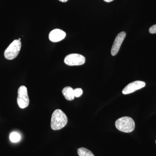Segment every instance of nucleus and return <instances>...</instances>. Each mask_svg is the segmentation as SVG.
<instances>
[{
	"label": "nucleus",
	"instance_id": "nucleus-16",
	"mask_svg": "<svg viewBox=\"0 0 156 156\" xmlns=\"http://www.w3.org/2000/svg\"><path fill=\"white\" fill-rule=\"evenodd\" d=\"M18 40H19V41H21V39L19 38V39H18Z\"/></svg>",
	"mask_w": 156,
	"mask_h": 156
},
{
	"label": "nucleus",
	"instance_id": "nucleus-4",
	"mask_svg": "<svg viewBox=\"0 0 156 156\" xmlns=\"http://www.w3.org/2000/svg\"><path fill=\"white\" fill-rule=\"evenodd\" d=\"M29 102L27 88L25 86H21L18 90L17 102L18 106L21 108H25L28 106Z\"/></svg>",
	"mask_w": 156,
	"mask_h": 156
},
{
	"label": "nucleus",
	"instance_id": "nucleus-17",
	"mask_svg": "<svg viewBox=\"0 0 156 156\" xmlns=\"http://www.w3.org/2000/svg\"></svg>",
	"mask_w": 156,
	"mask_h": 156
},
{
	"label": "nucleus",
	"instance_id": "nucleus-10",
	"mask_svg": "<svg viewBox=\"0 0 156 156\" xmlns=\"http://www.w3.org/2000/svg\"><path fill=\"white\" fill-rule=\"evenodd\" d=\"M77 152L79 156H95L91 151L86 148H80L78 150Z\"/></svg>",
	"mask_w": 156,
	"mask_h": 156
},
{
	"label": "nucleus",
	"instance_id": "nucleus-5",
	"mask_svg": "<svg viewBox=\"0 0 156 156\" xmlns=\"http://www.w3.org/2000/svg\"><path fill=\"white\" fill-rule=\"evenodd\" d=\"M86 58L83 55L77 53H72L66 56L64 62L66 64L69 66H80L84 64Z\"/></svg>",
	"mask_w": 156,
	"mask_h": 156
},
{
	"label": "nucleus",
	"instance_id": "nucleus-1",
	"mask_svg": "<svg viewBox=\"0 0 156 156\" xmlns=\"http://www.w3.org/2000/svg\"><path fill=\"white\" fill-rule=\"evenodd\" d=\"M67 122V117L64 112L60 109H56L51 117V128L55 131L60 130L66 126Z\"/></svg>",
	"mask_w": 156,
	"mask_h": 156
},
{
	"label": "nucleus",
	"instance_id": "nucleus-7",
	"mask_svg": "<svg viewBox=\"0 0 156 156\" xmlns=\"http://www.w3.org/2000/svg\"><path fill=\"white\" fill-rule=\"evenodd\" d=\"M126 35V33L124 31L121 32L117 35L112 48L111 54L112 56H115L119 52L121 45L122 44Z\"/></svg>",
	"mask_w": 156,
	"mask_h": 156
},
{
	"label": "nucleus",
	"instance_id": "nucleus-9",
	"mask_svg": "<svg viewBox=\"0 0 156 156\" xmlns=\"http://www.w3.org/2000/svg\"><path fill=\"white\" fill-rule=\"evenodd\" d=\"M62 93L66 100L72 101L74 99V89L72 87H67L62 89Z\"/></svg>",
	"mask_w": 156,
	"mask_h": 156
},
{
	"label": "nucleus",
	"instance_id": "nucleus-13",
	"mask_svg": "<svg viewBox=\"0 0 156 156\" xmlns=\"http://www.w3.org/2000/svg\"><path fill=\"white\" fill-rule=\"evenodd\" d=\"M151 34H154L156 33V24L151 27L149 30Z\"/></svg>",
	"mask_w": 156,
	"mask_h": 156
},
{
	"label": "nucleus",
	"instance_id": "nucleus-15",
	"mask_svg": "<svg viewBox=\"0 0 156 156\" xmlns=\"http://www.w3.org/2000/svg\"><path fill=\"white\" fill-rule=\"evenodd\" d=\"M60 2H66L68 0H58Z\"/></svg>",
	"mask_w": 156,
	"mask_h": 156
},
{
	"label": "nucleus",
	"instance_id": "nucleus-3",
	"mask_svg": "<svg viewBox=\"0 0 156 156\" xmlns=\"http://www.w3.org/2000/svg\"><path fill=\"white\" fill-rule=\"evenodd\" d=\"M21 43L18 40H14L5 50L4 56L9 60H12L16 58L21 49Z\"/></svg>",
	"mask_w": 156,
	"mask_h": 156
},
{
	"label": "nucleus",
	"instance_id": "nucleus-6",
	"mask_svg": "<svg viewBox=\"0 0 156 156\" xmlns=\"http://www.w3.org/2000/svg\"><path fill=\"white\" fill-rule=\"evenodd\" d=\"M145 82L141 81H136L128 84L122 90V93L124 95L133 93L136 90L142 89L145 87Z\"/></svg>",
	"mask_w": 156,
	"mask_h": 156
},
{
	"label": "nucleus",
	"instance_id": "nucleus-8",
	"mask_svg": "<svg viewBox=\"0 0 156 156\" xmlns=\"http://www.w3.org/2000/svg\"><path fill=\"white\" fill-rule=\"evenodd\" d=\"M66 36V33L64 31L59 29H56L51 31L49 34V38L51 41L58 42L64 39Z\"/></svg>",
	"mask_w": 156,
	"mask_h": 156
},
{
	"label": "nucleus",
	"instance_id": "nucleus-11",
	"mask_svg": "<svg viewBox=\"0 0 156 156\" xmlns=\"http://www.w3.org/2000/svg\"><path fill=\"white\" fill-rule=\"evenodd\" d=\"M21 138V136L19 133L16 132H13L10 134V139L12 142L17 143L19 142Z\"/></svg>",
	"mask_w": 156,
	"mask_h": 156
},
{
	"label": "nucleus",
	"instance_id": "nucleus-14",
	"mask_svg": "<svg viewBox=\"0 0 156 156\" xmlns=\"http://www.w3.org/2000/svg\"><path fill=\"white\" fill-rule=\"evenodd\" d=\"M105 2H112L114 0H103Z\"/></svg>",
	"mask_w": 156,
	"mask_h": 156
},
{
	"label": "nucleus",
	"instance_id": "nucleus-2",
	"mask_svg": "<svg viewBox=\"0 0 156 156\" xmlns=\"http://www.w3.org/2000/svg\"><path fill=\"white\" fill-rule=\"evenodd\" d=\"M115 125L118 130L125 133H130L134 131L135 128L134 120L129 117H123L118 119Z\"/></svg>",
	"mask_w": 156,
	"mask_h": 156
},
{
	"label": "nucleus",
	"instance_id": "nucleus-12",
	"mask_svg": "<svg viewBox=\"0 0 156 156\" xmlns=\"http://www.w3.org/2000/svg\"><path fill=\"white\" fill-rule=\"evenodd\" d=\"M74 93L75 97H80L83 94V91L81 88H77L74 89Z\"/></svg>",
	"mask_w": 156,
	"mask_h": 156
}]
</instances>
